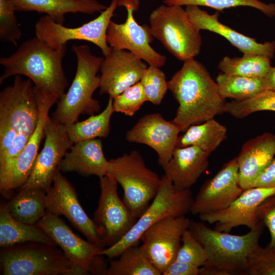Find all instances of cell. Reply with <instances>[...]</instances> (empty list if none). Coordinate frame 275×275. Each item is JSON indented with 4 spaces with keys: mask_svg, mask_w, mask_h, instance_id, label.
I'll list each match as a JSON object with an SVG mask.
<instances>
[{
    "mask_svg": "<svg viewBox=\"0 0 275 275\" xmlns=\"http://www.w3.org/2000/svg\"><path fill=\"white\" fill-rule=\"evenodd\" d=\"M168 86L179 104L172 122L181 131L225 113L227 102L216 81L195 58L184 61L181 69L168 81Z\"/></svg>",
    "mask_w": 275,
    "mask_h": 275,
    "instance_id": "6da1fadb",
    "label": "cell"
},
{
    "mask_svg": "<svg viewBox=\"0 0 275 275\" xmlns=\"http://www.w3.org/2000/svg\"><path fill=\"white\" fill-rule=\"evenodd\" d=\"M34 86L31 79L16 75L13 84L0 92V167L18 155L37 126Z\"/></svg>",
    "mask_w": 275,
    "mask_h": 275,
    "instance_id": "7a4b0ae2",
    "label": "cell"
},
{
    "mask_svg": "<svg viewBox=\"0 0 275 275\" xmlns=\"http://www.w3.org/2000/svg\"><path fill=\"white\" fill-rule=\"evenodd\" d=\"M67 45L54 49L36 36L24 41L14 53L1 58L4 69L0 84L10 76L23 75L59 99L69 85L62 65Z\"/></svg>",
    "mask_w": 275,
    "mask_h": 275,
    "instance_id": "3957f363",
    "label": "cell"
},
{
    "mask_svg": "<svg viewBox=\"0 0 275 275\" xmlns=\"http://www.w3.org/2000/svg\"><path fill=\"white\" fill-rule=\"evenodd\" d=\"M264 227L262 224L245 234L233 235L191 220L189 230L207 253L203 266L216 268L224 275H244L250 260L261 248Z\"/></svg>",
    "mask_w": 275,
    "mask_h": 275,
    "instance_id": "277c9868",
    "label": "cell"
},
{
    "mask_svg": "<svg viewBox=\"0 0 275 275\" xmlns=\"http://www.w3.org/2000/svg\"><path fill=\"white\" fill-rule=\"evenodd\" d=\"M72 51L77 59L76 73L67 92L58 99L51 118L65 126L78 121L80 115H94L100 109L93 97L99 88L100 70L103 57L93 54L87 45H73Z\"/></svg>",
    "mask_w": 275,
    "mask_h": 275,
    "instance_id": "5b68a950",
    "label": "cell"
},
{
    "mask_svg": "<svg viewBox=\"0 0 275 275\" xmlns=\"http://www.w3.org/2000/svg\"><path fill=\"white\" fill-rule=\"evenodd\" d=\"M3 275H87L57 245L28 242L1 248Z\"/></svg>",
    "mask_w": 275,
    "mask_h": 275,
    "instance_id": "8992f818",
    "label": "cell"
},
{
    "mask_svg": "<svg viewBox=\"0 0 275 275\" xmlns=\"http://www.w3.org/2000/svg\"><path fill=\"white\" fill-rule=\"evenodd\" d=\"M123 190V201L131 214L138 218L157 194L161 178L146 166L136 150L109 160L108 174Z\"/></svg>",
    "mask_w": 275,
    "mask_h": 275,
    "instance_id": "52a82bcc",
    "label": "cell"
},
{
    "mask_svg": "<svg viewBox=\"0 0 275 275\" xmlns=\"http://www.w3.org/2000/svg\"><path fill=\"white\" fill-rule=\"evenodd\" d=\"M149 21L153 38L177 59L185 61L200 53L201 30L182 6L161 5L152 11Z\"/></svg>",
    "mask_w": 275,
    "mask_h": 275,
    "instance_id": "ba28073f",
    "label": "cell"
},
{
    "mask_svg": "<svg viewBox=\"0 0 275 275\" xmlns=\"http://www.w3.org/2000/svg\"><path fill=\"white\" fill-rule=\"evenodd\" d=\"M193 201L190 188L177 190L164 175L157 194L132 228L117 243L103 249L100 254L109 259L118 257L127 248L138 244L144 233L159 220L167 216L185 215L190 212Z\"/></svg>",
    "mask_w": 275,
    "mask_h": 275,
    "instance_id": "9c48e42d",
    "label": "cell"
},
{
    "mask_svg": "<svg viewBox=\"0 0 275 275\" xmlns=\"http://www.w3.org/2000/svg\"><path fill=\"white\" fill-rule=\"evenodd\" d=\"M34 92L39 108V119L30 140L15 158L0 167V191L6 197L20 188L27 181L39 153L42 140L45 138L46 122L51 107L58 98L51 93L34 86Z\"/></svg>",
    "mask_w": 275,
    "mask_h": 275,
    "instance_id": "30bf717a",
    "label": "cell"
},
{
    "mask_svg": "<svg viewBox=\"0 0 275 275\" xmlns=\"http://www.w3.org/2000/svg\"><path fill=\"white\" fill-rule=\"evenodd\" d=\"M118 2L112 0L110 5L97 17L75 28L66 27L45 15L35 24L36 36L54 49L67 45L70 40L88 41L98 46L105 57L111 50L106 41L107 30L118 7Z\"/></svg>",
    "mask_w": 275,
    "mask_h": 275,
    "instance_id": "8fae6325",
    "label": "cell"
},
{
    "mask_svg": "<svg viewBox=\"0 0 275 275\" xmlns=\"http://www.w3.org/2000/svg\"><path fill=\"white\" fill-rule=\"evenodd\" d=\"M36 225L44 231L75 265L89 274L105 275L108 267L104 249L75 234L59 216L46 211Z\"/></svg>",
    "mask_w": 275,
    "mask_h": 275,
    "instance_id": "7c38bea8",
    "label": "cell"
},
{
    "mask_svg": "<svg viewBox=\"0 0 275 275\" xmlns=\"http://www.w3.org/2000/svg\"><path fill=\"white\" fill-rule=\"evenodd\" d=\"M118 5L125 8L127 17L123 23L112 20L109 22L106 33L109 46L128 50L149 65L159 68L164 66L166 57L157 52L150 45L153 37L149 26L140 25L135 19L134 13L139 9L140 1L118 0Z\"/></svg>",
    "mask_w": 275,
    "mask_h": 275,
    "instance_id": "4fadbf2b",
    "label": "cell"
},
{
    "mask_svg": "<svg viewBox=\"0 0 275 275\" xmlns=\"http://www.w3.org/2000/svg\"><path fill=\"white\" fill-rule=\"evenodd\" d=\"M100 194L93 219L103 246L119 241L137 221L118 193V182L107 174L99 178Z\"/></svg>",
    "mask_w": 275,
    "mask_h": 275,
    "instance_id": "5bb4252c",
    "label": "cell"
},
{
    "mask_svg": "<svg viewBox=\"0 0 275 275\" xmlns=\"http://www.w3.org/2000/svg\"><path fill=\"white\" fill-rule=\"evenodd\" d=\"M43 147L38 154L32 172L20 188H39L46 191L52 186L55 174L67 151L74 144L65 125L48 117Z\"/></svg>",
    "mask_w": 275,
    "mask_h": 275,
    "instance_id": "9a60e30c",
    "label": "cell"
},
{
    "mask_svg": "<svg viewBox=\"0 0 275 275\" xmlns=\"http://www.w3.org/2000/svg\"><path fill=\"white\" fill-rule=\"evenodd\" d=\"M190 221L185 215L167 216L155 223L142 235L141 245L161 274L175 260L182 237L189 229Z\"/></svg>",
    "mask_w": 275,
    "mask_h": 275,
    "instance_id": "2e32d148",
    "label": "cell"
},
{
    "mask_svg": "<svg viewBox=\"0 0 275 275\" xmlns=\"http://www.w3.org/2000/svg\"><path fill=\"white\" fill-rule=\"evenodd\" d=\"M46 211L66 217L90 242L104 249L94 222L81 206L76 191L58 169L51 188L46 191Z\"/></svg>",
    "mask_w": 275,
    "mask_h": 275,
    "instance_id": "e0dca14e",
    "label": "cell"
},
{
    "mask_svg": "<svg viewBox=\"0 0 275 275\" xmlns=\"http://www.w3.org/2000/svg\"><path fill=\"white\" fill-rule=\"evenodd\" d=\"M243 190L239 184L236 157L225 163L212 178L202 185L194 199L190 212L199 215L224 209Z\"/></svg>",
    "mask_w": 275,
    "mask_h": 275,
    "instance_id": "ac0fdd59",
    "label": "cell"
},
{
    "mask_svg": "<svg viewBox=\"0 0 275 275\" xmlns=\"http://www.w3.org/2000/svg\"><path fill=\"white\" fill-rule=\"evenodd\" d=\"M274 193L275 187L249 188L243 190L225 209L199 217L202 222L215 224L213 229L220 232L229 233L240 226L255 229L263 224L257 216L258 207Z\"/></svg>",
    "mask_w": 275,
    "mask_h": 275,
    "instance_id": "d6986e66",
    "label": "cell"
},
{
    "mask_svg": "<svg viewBox=\"0 0 275 275\" xmlns=\"http://www.w3.org/2000/svg\"><path fill=\"white\" fill-rule=\"evenodd\" d=\"M147 67L146 62L129 51L111 47L100 66L99 94L114 98L139 82Z\"/></svg>",
    "mask_w": 275,
    "mask_h": 275,
    "instance_id": "ffe728a7",
    "label": "cell"
},
{
    "mask_svg": "<svg viewBox=\"0 0 275 275\" xmlns=\"http://www.w3.org/2000/svg\"><path fill=\"white\" fill-rule=\"evenodd\" d=\"M180 132L175 124L155 113L141 117L126 132V140L151 147L158 155L159 164L163 167L172 157Z\"/></svg>",
    "mask_w": 275,
    "mask_h": 275,
    "instance_id": "44dd1931",
    "label": "cell"
},
{
    "mask_svg": "<svg viewBox=\"0 0 275 275\" xmlns=\"http://www.w3.org/2000/svg\"><path fill=\"white\" fill-rule=\"evenodd\" d=\"M185 10L190 20L200 30H207L224 37L243 53L262 54L273 58L275 42L259 43L255 39L233 30L219 21L218 13L210 14L197 6H187Z\"/></svg>",
    "mask_w": 275,
    "mask_h": 275,
    "instance_id": "7402d4cb",
    "label": "cell"
},
{
    "mask_svg": "<svg viewBox=\"0 0 275 275\" xmlns=\"http://www.w3.org/2000/svg\"><path fill=\"white\" fill-rule=\"evenodd\" d=\"M275 156V134L265 132L246 141L237 156L241 187H252Z\"/></svg>",
    "mask_w": 275,
    "mask_h": 275,
    "instance_id": "603a6c76",
    "label": "cell"
},
{
    "mask_svg": "<svg viewBox=\"0 0 275 275\" xmlns=\"http://www.w3.org/2000/svg\"><path fill=\"white\" fill-rule=\"evenodd\" d=\"M209 154L198 147H176L162 168L177 190L190 188L208 167Z\"/></svg>",
    "mask_w": 275,
    "mask_h": 275,
    "instance_id": "cb8c5ba5",
    "label": "cell"
},
{
    "mask_svg": "<svg viewBox=\"0 0 275 275\" xmlns=\"http://www.w3.org/2000/svg\"><path fill=\"white\" fill-rule=\"evenodd\" d=\"M108 166L101 140L95 139L74 144L62 159L59 169L63 172H75L86 177L101 178L107 175Z\"/></svg>",
    "mask_w": 275,
    "mask_h": 275,
    "instance_id": "d4e9b609",
    "label": "cell"
},
{
    "mask_svg": "<svg viewBox=\"0 0 275 275\" xmlns=\"http://www.w3.org/2000/svg\"><path fill=\"white\" fill-rule=\"evenodd\" d=\"M16 11L45 13L56 22L64 24L68 13L91 15L101 12L107 6L97 0H10Z\"/></svg>",
    "mask_w": 275,
    "mask_h": 275,
    "instance_id": "484cf974",
    "label": "cell"
},
{
    "mask_svg": "<svg viewBox=\"0 0 275 275\" xmlns=\"http://www.w3.org/2000/svg\"><path fill=\"white\" fill-rule=\"evenodd\" d=\"M28 242L57 245L52 239L36 225H29L14 219L6 203L0 207V246L1 248Z\"/></svg>",
    "mask_w": 275,
    "mask_h": 275,
    "instance_id": "4316f807",
    "label": "cell"
},
{
    "mask_svg": "<svg viewBox=\"0 0 275 275\" xmlns=\"http://www.w3.org/2000/svg\"><path fill=\"white\" fill-rule=\"evenodd\" d=\"M6 204L14 219L24 224L36 225L46 212V191L39 188H21Z\"/></svg>",
    "mask_w": 275,
    "mask_h": 275,
    "instance_id": "83f0119b",
    "label": "cell"
},
{
    "mask_svg": "<svg viewBox=\"0 0 275 275\" xmlns=\"http://www.w3.org/2000/svg\"><path fill=\"white\" fill-rule=\"evenodd\" d=\"M226 138V127L213 118L190 126L178 136L176 147L195 146L210 154Z\"/></svg>",
    "mask_w": 275,
    "mask_h": 275,
    "instance_id": "f1b7e54d",
    "label": "cell"
},
{
    "mask_svg": "<svg viewBox=\"0 0 275 275\" xmlns=\"http://www.w3.org/2000/svg\"><path fill=\"white\" fill-rule=\"evenodd\" d=\"M142 246H130L110 259L105 275H161Z\"/></svg>",
    "mask_w": 275,
    "mask_h": 275,
    "instance_id": "f546056e",
    "label": "cell"
},
{
    "mask_svg": "<svg viewBox=\"0 0 275 275\" xmlns=\"http://www.w3.org/2000/svg\"><path fill=\"white\" fill-rule=\"evenodd\" d=\"M113 102V98L109 97L105 108L100 113L65 126L68 136L73 144L108 136L111 118L114 113Z\"/></svg>",
    "mask_w": 275,
    "mask_h": 275,
    "instance_id": "4dcf8cb0",
    "label": "cell"
},
{
    "mask_svg": "<svg viewBox=\"0 0 275 275\" xmlns=\"http://www.w3.org/2000/svg\"><path fill=\"white\" fill-rule=\"evenodd\" d=\"M218 91L226 99L235 100L250 99L269 89L265 77H246L219 74L216 78Z\"/></svg>",
    "mask_w": 275,
    "mask_h": 275,
    "instance_id": "1f68e13d",
    "label": "cell"
},
{
    "mask_svg": "<svg viewBox=\"0 0 275 275\" xmlns=\"http://www.w3.org/2000/svg\"><path fill=\"white\" fill-rule=\"evenodd\" d=\"M270 59L267 56L253 53H243L241 57L226 56L219 63L218 69L228 75L264 77L271 67Z\"/></svg>",
    "mask_w": 275,
    "mask_h": 275,
    "instance_id": "d6a6232c",
    "label": "cell"
},
{
    "mask_svg": "<svg viewBox=\"0 0 275 275\" xmlns=\"http://www.w3.org/2000/svg\"><path fill=\"white\" fill-rule=\"evenodd\" d=\"M264 111L275 112V91L268 89L250 99L226 102L224 109L225 113L238 119Z\"/></svg>",
    "mask_w": 275,
    "mask_h": 275,
    "instance_id": "836d02e7",
    "label": "cell"
},
{
    "mask_svg": "<svg viewBox=\"0 0 275 275\" xmlns=\"http://www.w3.org/2000/svg\"><path fill=\"white\" fill-rule=\"evenodd\" d=\"M163 2L168 5L205 6L219 11L226 8L246 6L256 9L268 17L275 16V4L259 0H163Z\"/></svg>",
    "mask_w": 275,
    "mask_h": 275,
    "instance_id": "e575fe53",
    "label": "cell"
},
{
    "mask_svg": "<svg viewBox=\"0 0 275 275\" xmlns=\"http://www.w3.org/2000/svg\"><path fill=\"white\" fill-rule=\"evenodd\" d=\"M147 101L155 105L161 102L167 90L168 81L159 67L149 65L145 70L140 81Z\"/></svg>",
    "mask_w": 275,
    "mask_h": 275,
    "instance_id": "d590c367",
    "label": "cell"
},
{
    "mask_svg": "<svg viewBox=\"0 0 275 275\" xmlns=\"http://www.w3.org/2000/svg\"><path fill=\"white\" fill-rule=\"evenodd\" d=\"M15 11L14 6L10 0H0V40L17 45L22 33Z\"/></svg>",
    "mask_w": 275,
    "mask_h": 275,
    "instance_id": "8d00e7d4",
    "label": "cell"
},
{
    "mask_svg": "<svg viewBox=\"0 0 275 275\" xmlns=\"http://www.w3.org/2000/svg\"><path fill=\"white\" fill-rule=\"evenodd\" d=\"M146 101L147 99L139 81L113 98L114 111L132 116Z\"/></svg>",
    "mask_w": 275,
    "mask_h": 275,
    "instance_id": "74e56055",
    "label": "cell"
},
{
    "mask_svg": "<svg viewBox=\"0 0 275 275\" xmlns=\"http://www.w3.org/2000/svg\"><path fill=\"white\" fill-rule=\"evenodd\" d=\"M181 242L175 260L199 267L204 265L207 260L206 250L189 229L183 234Z\"/></svg>",
    "mask_w": 275,
    "mask_h": 275,
    "instance_id": "f35d334b",
    "label": "cell"
},
{
    "mask_svg": "<svg viewBox=\"0 0 275 275\" xmlns=\"http://www.w3.org/2000/svg\"><path fill=\"white\" fill-rule=\"evenodd\" d=\"M244 275H275V249L261 247L250 260Z\"/></svg>",
    "mask_w": 275,
    "mask_h": 275,
    "instance_id": "ab89813d",
    "label": "cell"
},
{
    "mask_svg": "<svg viewBox=\"0 0 275 275\" xmlns=\"http://www.w3.org/2000/svg\"><path fill=\"white\" fill-rule=\"evenodd\" d=\"M256 214L270 234L268 248L275 249V193L265 199L257 208Z\"/></svg>",
    "mask_w": 275,
    "mask_h": 275,
    "instance_id": "60d3db41",
    "label": "cell"
},
{
    "mask_svg": "<svg viewBox=\"0 0 275 275\" xmlns=\"http://www.w3.org/2000/svg\"><path fill=\"white\" fill-rule=\"evenodd\" d=\"M200 269L197 266L174 260L162 275H199Z\"/></svg>",
    "mask_w": 275,
    "mask_h": 275,
    "instance_id": "b9f144b4",
    "label": "cell"
},
{
    "mask_svg": "<svg viewBox=\"0 0 275 275\" xmlns=\"http://www.w3.org/2000/svg\"><path fill=\"white\" fill-rule=\"evenodd\" d=\"M275 187V156L258 177L252 187L270 188Z\"/></svg>",
    "mask_w": 275,
    "mask_h": 275,
    "instance_id": "7bdbcfd3",
    "label": "cell"
},
{
    "mask_svg": "<svg viewBox=\"0 0 275 275\" xmlns=\"http://www.w3.org/2000/svg\"><path fill=\"white\" fill-rule=\"evenodd\" d=\"M268 89L275 91V67H271L265 76Z\"/></svg>",
    "mask_w": 275,
    "mask_h": 275,
    "instance_id": "ee69618b",
    "label": "cell"
}]
</instances>
